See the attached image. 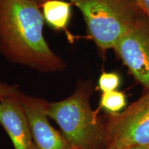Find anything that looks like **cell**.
<instances>
[{
  "label": "cell",
  "mask_w": 149,
  "mask_h": 149,
  "mask_svg": "<svg viewBox=\"0 0 149 149\" xmlns=\"http://www.w3.org/2000/svg\"><path fill=\"white\" fill-rule=\"evenodd\" d=\"M41 9L33 0H0V53L42 72L61 71L66 64L44 38Z\"/></svg>",
  "instance_id": "cell-1"
},
{
  "label": "cell",
  "mask_w": 149,
  "mask_h": 149,
  "mask_svg": "<svg viewBox=\"0 0 149 149\" xmlns=\"http://www.w3.org/2000/svg\"><path fill=\"white\" fill-rule=\"evenodd\" d=\"M91 81H80L74 92L59 102H48L47 115L58 124L72 149H102L106 146L104 120L90 104Z\"/></svg>",
  "instance_id": "cell-2"
},
{
  "label": "cell",
  "mask_w": 149,
  "mask_h": 149,
  "mask_svg": "<svg viewBox=\"0 0 149 149\" xmlns=\"http://www.w3.org/2000/svg\"><path fill=\"white\" fill-rule=\"evenodd\" d=\"M83 15L87 31L105 51L146 15L130 0H68Z\"/></svg>",
  "instance_id": "cell-3"
},
{
  "label": "cell",
  "mask_w": 149,
  "mask_h": 149,
  "mask_svg": "<svg viewBox=\"0 0 149 149\" xmlns=\"http://www.w3.org/2000/svg\"><path fill=\"white\" fill-rule=\"evenodd\" d=\"M106 148L149 146V91L125 110L104 118Z\"/></svg>",
  "instance_id": "cell-4"
},
{
  "label": "cell",
  "mask_w": 149,
  "mask_h": 149,
  "mask_svg": "<svg viewBox=\"0 0 149 149\" xmlns=\"http://www.w3.org/2000/svg\"><path fill=\"white\" fill-rule=\"evenodd\" d=\"M113 48L145 91H148L149 19L146 15L123 35Z\"/></svg>",
  "instance_id": "cell-5"
},
{
  "label": "cell",
  "mask_w": 149,
  "mask_h": 149,
  "mask_svg": "<svg viewBox=\"0 0 149 149\" xmlns=\"http://www.w3.org/2000/svg\"><path fill=\"white\" fill-rule=\"evenodd\" d=\"M18 98L25 110L37 149H72L62 133L55 129L48 120V102L42 98L24 94Z\"/></svg>",
  "instance_id": "cell-6"
},
{
  "label": "cell",
  "mask_w": 149,
  "mask_h": 149,
  "mask_svg": "<svg viewBox=\"0 0 149 149\" xmlns=\"http://www.w3.org/2000/svg\"><path fill=\"white\" fill-rule=\"evenodd\" d=\"M18 94L6 97L0 101V124L8 135L15 149H37Z\"/></svg>",
  "instance_id": "cell-7"
},
{
  "label": "cell",
  "mask_w": 149,
  "mask_h": 149,
  "mask_svg": "<svg viewBox=\"0 0 149 149\" xmlns=\"http://www.w3.org/2000/svg\"><path fill=\"white\" fill-rule=\"evenodd\" d=\"M71 5L63 0H47L41 6L44 20L56 31H66L71 17Z\"/></svg>",
  "instance_id": "cell-8"
},
{
  "label": "cell",
  "mask_w": 149,
  "mask_h": 149,
  "mask_svg": "<svg viewBox=\"0 0 149 149\" xmlns=\"http://www.w3.org/2000/svg\"><path fill=\"white\" fill-rule=\"evenodd\" d=\"M126 106V97L123 92L118 91L102 93L100 99V107L109 114L120 113Z\"/></svg>",
  "instance_id": "cell-9"
},
{
  "label": "cell",
  "mask_w": 149,
  "mask_h": 149,
  "mask_svg": "<svg viewBox=\"0 0 149 149\" xmlns=\"http://www.w3.org/2000/svg\"><path fill=\"white\" fill-rule=\"evenodd\" d=\"M121 83L120 76L116 72H103L98 80L97 88L102 93L116 91Z\"/></svg>",
  "instance_id": "cell-10"
},
{
  "label": "cell",
  "mask_w": 149,
  "mask_h": 149,
  "mask_svg": "<svg viewBox=\"0 0 149 149\" xmlns=\"http://www.w3.org/2000/svg\"><path fill=\"white\" fill-rule=\"evenodd\" d=\"M19 91L17 86L10 85L0 81V101L6 97L15 95Z\"/></svg>",
  "instance_id": "cell-11"
},
{
  "label": "cell",
  "mask_w": 149,
  "mask_h": 149,
  "mask_svg": "<svg viewBox=\"0 0 149 149\" xmlns=\"http://www.w3.org/2000/svg\"><path fill=\"white\" fill-rule=\"evenodd\" d=\"M140 8L149 19V0H141Z\"/></svg>",
  "instance_id": "cell-12"
},
{
  "label": "cell",
  "mask_w": 149,
  "mask_h": 149,
  "mask_svg": "<svg viewBox=\"0 0 149 149\" xmlns=\"http://www.w3.org/2000/svg\"><path fill=\"white\" fill-rule=\"evenodd\" d=\"M33 1H35V2H36L37 3H38V4L41 6H42L44 2H45V1H47V0H33Z\"/></svg>",
  "instance_id": "cell-13"
},
{
  "label": "cell",
  "mask_w": 149,
  "mask_h": 149,
  "mask_svg": "<svg viewBox=\"0 0 149 149\" xmlns=\"http://www.w3.org/2000/svg\"><path fill=\"white\" fill-rule=\"evenodd\" d=\"M130 1H133V2L136 3V4H137L139 7V8H140L141 0H130Z\"/></svg>",
  "instance_id": "cell-14"
},
{
  "label": "cell",
  "mask_w": 149,
  "mask_h": 149,
  "mask_svg": "<svg viewBox=\"0 0 149 149\" xmlns=\"http://www.w3.org/2000/svg\"><path fill=\"white\" fill-rule=\"evenodd\" d=\"M130 149H149V146H138L135 147V148H132Z\"/></svg>",
  "instance_id": "cell-15"
},
{
  "label": "cell",
  "mask_w": 149,
  "mask_h": 149,
  "mask_svg": "<svg viewBox=\"0 0 149 149\" xmlns=\"http://www.w3.org/2000/svg\"><path fill=\"white\" fill-rule=\"evenodd\" d=\"M106 149H117V148H115L113 146H111V145H110V146H108L107 148H106Z\"/></svg>",
  "instance_id": "cell-16"
}]
</instances>
